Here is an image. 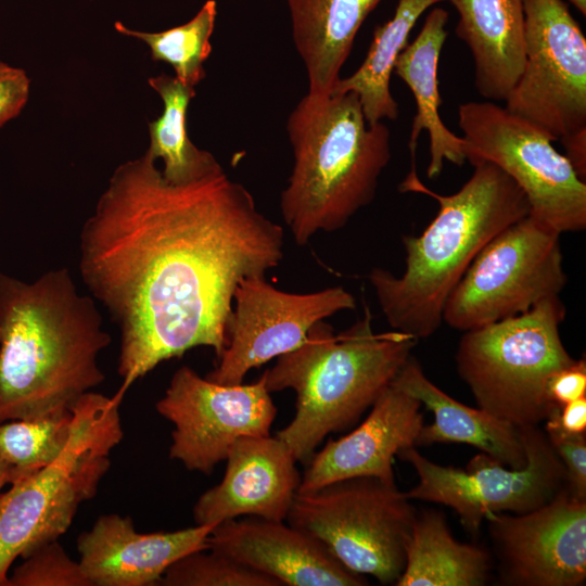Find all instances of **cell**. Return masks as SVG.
I'll list each match as a JSON object with an SVG mask.
<instances>
[{"label": "cell", "mask_w": 586, "mask_h": 586, "mask_svg": "<svg viewBox=\"0 0 586 586\" xmlns=\"http://www.w3.org/2000/svg\"><path fill=\"white\" fill-rule=\"evenodd\" d=\"M71 423L72 411L0 422V458L9 467V484L51 463L67 443Z\"/></svg>", "instance_id": "cell-28"}, {"label": "cell", "mask_w": 586, "mask_h": 586, "mask_svg": "<svg viewBox=\"0 0 586 586\" xmlns=\"http://www.w3.org/2000/svg\"><path fill=\"white\" fill-rule=\"evenodd\" d=\"M217 16V3L207 0L186 24L160 33L133 30L115 22L116 31L143 41L153 61L166 62L182 84L195 87L205 78L204 62L209 56V42Z\"/></svg>", "instance_id": "cell-27"}, {"label": "cell", "mask_w": 586, "mask_h": 586, "mask_svg": "<svg viewBox=\"0 0 586 586\" xmlns=\"http://www.w3.org/2000/svg\"><path fill=\"white\" fill-rule=\"evenodd\" d=\"M286 131L293 167L280 196L282 218L297 245L347 225L377 192L391 160V132L369 125L355 92L306 93Z\"/></svg>", "instance_id": "cell-4"}, {"label": "cell", "mask_w": 586, "mask_h": 586, "mask_svg": "<svg viewBox=\"0 0 586 586\" xmlns=\"http://www.w3.org/2000/svg\"><path fill=\"white\" fill-rule=\"evenodd\" d=\"M583 15L586 14V0H569Z\"/></svg>", "instance_id": "cell-37"}, {"label": "cell", "mask_w": 586, "mask_h": 586, "mask_svg": "<svg viewBox=\"0 0 586 586\" xmlns=\"http://www.w3.org/2000/svg\"><path fill=\"white\" fill-rule=\"evenodd\" d=\"M382 0H286L308 93L330 94L367 16Z\"/></svg>", "instance_id": "cell-23"}, {"label": "cell", "mask_w": 586, "mask_h": 586, "mask_svg": "<svg viewBox=\"0 0 586 586\" xmlns=\"http://www.w3.org/2000/svg\"><path fill=\"white\" fill-rule=\"evenodd\" d=\"M10 482V470L8 464L0 458V493Z\"/></svg>", "instance_id": "cell-36"}, {"label": "cell", "mask_w": 586, "mask_h": 586, "mask_svg": "<svg viewBox=\"0 0 586 586\" xmlns=\"http://www.w3.org/2000/svg\"><path fill=\"white\" fill-rule=\"evenodd\" d=\"M416 517L395 481L356 476L297 492L286 521L316 537L351 572L395 585Z\"/></svg>", "instance_id": "cell-8"}, {"label": "cell", "mask_w": 586, "mask_h": 586, "mask_svg": "<svg viewBox=\"0 0 586 586\" xmlns=\"http://www.w3.org/2000/svg\"><path fill=\"white\" fill-rule=\"evenodd\" d=\"M207 549L269 575L281 586L367 585L316 537L284 521L257 517L222 521L211 531Z\"/></svg>", "instance_id": "cell-17"}, {"label": "cell", "mask_w": 586, "mask_h": 586, "mask_svg": "<svg viewBox=\"0 0 586 586\" xmlns=\"http://www.w3.org/2000/svg\"><path fill=\"white\" fill-rule=\"evenodd\" d=\"M560 233L530 214L495 235L474 257L443 308L462 332L524 314L566 285Z\"/></svg>", "instance_id": "cell-9"}, {"label": "cell", "mask_w": 586, "mask_h": 586, "mask_svg": "<svg viewBox=\"0 0 586 586\" xmlns=\"http://www.w3.org/2000/svg\"><path fill=\"white\" fill-rule=\"evenodd\" d=\"M29 93L30 79L26 72L0 61V128L23 111Z\"/></svg>", "instance_id": "cell-32"}, {"label": "cell", "mask_w": 586, "mask_h": 586, "mask_svg": "<svg viewBox=\"0 0 586 586\" xmlns=\"http://www.w3.org/2000/svg\"><path fill=\"white\" fill-rule=\"evenodd\" d=\"M447 22L446 10L438 7L431 10L418 36L399 53L394 66V74L408 86L416 101V115L408 141L412 164L421 132L426 130L430 137V163L426 170L430 179L442 173L445 161L458 166L466 162L462 137L451 132L438 113L442 100L437 67L447 37Z\"/></svg>", "instance_id": "cell-22"}, {"label": "cell", "mask_w": 586, "mask_h": 586, "mask_svg": "<svg viewBox=\"0 0 586 586\" xmlns=\"http://www.w3.org/2000/svg\"><path fill=\"white\" fill-rule=\"evenodd\" d=\"M150 87L161 97V116L149 123L150 145L145 151L163 161L164 179L174 184L189 183L208 175L220 164L214 155L193 144L187 132V112L195 88L162 73L150 77Z\"/></svg>", "instance_id": "cell-26"}, {"label": "cell", "mask_w": 586, "mask_h": 586, "mask_svg": "<svg viewBox=\"0 0 586 586\" xmlns=\"http://www.w3.org/2000/svg\"><path fill=\"white\" fill-rule=\"evenodd\" d=\"M225 461L222 480L194 504L195 524L216 525L243 515L286 520L301 474L283 441L270 435L241 437Z\"/></svg>", "instance_id": "cell-16"}, {"label": "cell", "mask_w": 586, "mask_h": 586, "mask_svg": "<svg viewBox=\"0 0 586 586\" xmlns=\"http://www.w3.org/2000/svg\"><path fill=\"white\" fill-rule=\"evenodd\" d=\"M233 303L228 344L206 375L224 385L243 383L251 369L301 346L315 323L356 307L355 297L342 286L289 293L260 276L242 279Z\"/></svg>", "instance_id": "cell-14"}, {"label": "cell", "mask_w": 586, "mask_h": 586, "mask_svg": "<svg viewBox=\"0 0 586 586\" xmlns=\"http://www.w3.org/2000/svg\"><path fill=\"white\" fill-rule=\"evenodd\" d=\"M421 403L391 384L377 398L367 418L351 433L330 440L306 463L298 493L356 476L394 482L393 460L415 446L423 423Z\"/></svg>", "instance_id": "cell-18"}, {"label": "cell", "mask_w": 586, "mask_h": 586, "mask_svg": "<svg viewBox=\"0 0 586 586\" xmlns=\"http://www.w3.org/2000/svg\"><path fill=\"white\" fill-rule=\"evenodd\" d=\"M445 1L458 13L455 31L473 56L479 94L505 101L525 61L524 0Z\"/></svg>", "instance_id": "cell-20"}, {"label": "cell", "mask_w": 586, "mask_h": 586, "mask_svg": "<svg viewBox=\"0 0 586 586\" xmlns=\"http://www.w3.org/2000/svg\"><path fill=\"white\" fill-rule=\"evenodd\" d=\"M549 400L559 407L586 396V361L585 358L574 360L552 373L547 382Z\"/></svg>", "instance_id": "cell-33"}, {"label": "cell", "mask_w": 586, "mask_h": 586, "mask_svg": "<svg viewBox=\"0 0 586 586\" xmlns=\"http://www.w3.org/2000/svg\"><path fill=\"white\" fill-rule=\"evenodd\" d=\"M564 150L565 157L572 165L576 175L586 180V128L573 132L560 139Z\"/></svg>", "instance_id": "cell-35"}, {"label": "cell", "mask_w": 586, "mask_h": 586, "mask_svg": "<svg viewBox=\"0 0 586 586\" xmlns=\"http://www.w3.org/2000/svg\"><path fill=\"white\" fill-rule=\"evenodd\" d=\"M547 419L564 433L586 434V396L556 407Z\"/></svg>", "instance_id": "cell-34"}, {"label": "cell", "mask_w": 586, "mask_h": 586, "mask_svg": "<svg viewBox=\"0 0 586 586\" xmlns=\"http://www.w3.org/2000/svg\"><path fill=\"white\" fill-rule=\"evenodd\" d=\"M120 400L97 392L71 409V432L62 453L37 472L0 493V586H8L16 559L67 532L78 507L98 492L111 467V451L124 436Z\"/></svg>", "instance_id": "cell-6"}, {"label": "cell", "mask_w": 586, "mask_h": 586, "mask_svg": "<svg viewBox=\"0 0 586 586\" xmlns=\"http://www.w3.org/2000/svg\"><path fill=\"white\" fill-rule=\"evenodd\" d=\"M525 61L506 110L553 142L586 128V38L563 0H524Z\"/></svg>", "instance_id": "cell-12"}, {"label": "cell", "mask_w": 586, "mask_h": 586, "mask_svg": "<svg viewBox=\"0 0 586 586\" xmlns=\"http://www.w3.org/2000/svg\"><path fill=\"white\" fill-rule=\"evenodd\" d=\"M371 321L368 307L339 334L318 321L301 346L263 373L270 393L291 388L296 394L295 415L276 435L296 461L306 464L328 434L355 423L411 356L417 339L395 330L377 333Z\"/></svg>", "instance_id": "cell-5"}, {"label": "cell", "mask_w": 586, "mask_h": 586, "mask_svg": "<svg viewBox=\"0 0 586 586\" xmlns=\"http://www.w3.org/2000/svg\"><path fill=\"white\" fill-rule=\"evenodd\" d=\"M491 571L488 553L454 538L442 513L417 514L397 586H481Z\"/></svg>", "instance_id": "cell-24"}, {"label": "cell", "mask_w": 586, "mask_h": 586, "mask_svg": "<svg viewBox=\"0 0 586 586\" xmlns=\"http://www.w3.org/2000/svg\"><path fill=\"white\" fill-rule=\"evenodd\" d=\"M443 1L398 0L393 17L374 29L361 65L351 76L340 78L331 93L355 92L369 125L397 119L399 107L390 87L395 62L408 44L409 34L419 17Z\"/></svg>", "instance_id": "cell-25"}, {"label": "cell", "mask_w": 586, "mask_h": 586, "mask_svg": "<svg viewBox=\"0 0 586 586\" xmlns=\"http://www.w3.org/2000/svg\"><path fill=\"white\" fill-rule=\"evenodd\" d=\"M270 394L263 374L251 384L224 385L178 368L155 405L174 425L170 459L211 474L239 438L270 435L277 416Z\"/></svg>", "instance_id": "cell-13"}, {"label": "cell", "mask_w": 586, "mask_h": 586, "mask_svg": "<svg viewBox=\"0 0 586 586\" xmlns=\"http://www.w3.org/2000/svg\"><path fill=\"white\" fill-rule=\"evenodd\" d=\"M565 307L559 296L528 311L463 332L457 370L479 408L517 428L538 425L559 407L547 382L575 359L559 332Z\"/></svg>", "instance_id": "cell-7"}, {"label": "cell", "mask_w": 586, "mask_h": 586, "mask_svg": "<svg viewBox=\"0 0 586 586\" xmlns=\"http://www.w3.org/2000/svg\"><path fill=\"white\" fill-rule=\"evenodd\" d=\"M215 525L140 533L130 517L103 514L79 534V563L91 586L160 585L165 571L183 556L207 549Z\"/></svg>", "instance_id": "cell-19"}, {"label": "cell", "mask_w": 586, "mask_h": 586, "mask_svg": "<svg viewBox=\"0 0 586 586\" xmlns=\"http://www.w3.org/2000/svg\"><path fill=\"white\" fill-rule=\"evenodd\" d=\"M505 584L577 586L586 578V500L566 486L526 513L486 518Z\"/></svg>", "instance_id": "cell-15"}, {"label": "cell", "mask_w": 586, "mask_h": 586, "mask_svg": "<svg viewBox=\"0 0 586 586\" xmlns=\"http://www.w3.org/2000/svg\"><path fill=\"white\" fill-rule=\"evenodd\" d=\"M545 421V434L564 467L566 488L586 500V435L564 433L551 420Z\"/></svg>", "instance_id": "cell-31"}, {"label": "cell", "mask_w": 586, "mask_h": 586, "mask_svg": "<svg viewBox=\"0 0 586 586\" xmlns=\"http://www.w3.org/2000/svg\"><path fill=\"white\" fill-rule=\"evenodd\" d=\"M111 341L67 268L31 282L0 272V422L71 412L103 383Z\"/></svg>", "instance_id": "cell-2"}, {"label": "cell", "mask_w": 586, "mask_h": 586, "mask_svg": "<svg viewBox=\"0 0 586 586\" xmlns=\"http://www.w3.org/2000/svg\"><path fill=\"white\" fill-rule=\"evenodd\" d=\"M163 586H281L269 575L211 549L190 552L163 574Z\"/></svg>", "instance_id": "cell-29"}, {"label": "cell", "mask_w": 586, "mask_h": 586, "mask_svg": "<svg viewBox=\"0 0 586 586\" xmlns=\"http://www.w3.org/2000/svg\"><path fill=\"white\" fill-rule=\"evenodd\" d=\"M392 384L418 399L434 416L431 424L420 429L415 446L468 444L510 468L524 467L526 453L520 428L481 408L457 402L431 382L411 356Z\"/></svg>", "instance_id": "cell-21"}, {"label": "cell", "mask_w": 586, "mask_h": 586, "mask_svg": "<svg viewBox=\"0 0 586 586\" xmlns=\"http://www.w3.org/2000/svg\"><path fill=\"white\" fill-rule=\"evenodd\" d=\"M283 228L221 166L166 181L146 152L112 174L79 233V272L120 332L115 397L161 362L228 344L233 295L283 258Z\"/></svg>", "instance_id": "cell-1"}, {"label": "cell", "mask_w": 586, "mask_h": 586, "mask_svg": "<svg viewBox=\"0 0 586 586\" xmlns=\"http://www.w3.org/2000/svg\"><path fill=\"white\" fill-rule=\"evenodd\" d=\"M520 429L526 462L519 469L482 451L463 470L434 463L416 446L402 449L397 457L410 463L419 476L406 496L453 508L471 534H476L492 513L522 514L547 504L564 486V467L537 425Z\"/></svg>", "instance_id": "cell-11"}, {"label": "cell", "mask_w": 586, "mask_h": 586, "mask_svg": "<svg viewBox=\"0 0 586 586\" xmlns=\"http://www.w3.org/2000/svg\"><path fill=\"white\" fill-rule=\"evenodd\" d=\"M466 161L492 163L524 192L530 215L558 233L586 228V182L530 122L493 101L458 109Z\"/></svg>", "instance_id": "cell-10"}, {"label": "cell", "mask_w": 586, "mask_h": 586, "mask_svg": "<svg viewBox=\"0 0 586 586\" xmlns=\"http://www.w3.org/2000/svg\"><path fill=\"white\" fill-rule=\"evenodd\" d=\"M8 586H91L79 561L59 539L39 545L22 557L9 574Z\"/></svg>", "instance_id": "cell-30"}, {"label": "cell", "mask_w": 586, "mask_h": 586, "mask_svg": "<svg viewBox=\"0 0 586 586\" xmlns=\"http://www.w3.org/2000/svg\"><path fill=\"white\" fill-rule=\"evenodd\" d=\"M459 191L437 194L419 180L415 165L400 192L434 198L440 209L418 237L405 235V271L373 268L368 279L392 330L431 336L443 322L447 297L479 252L500 231L530 214L521 188L500 168L483 162Z\"/></svg>", "instance_id": "cell-3"}]
</instances>
